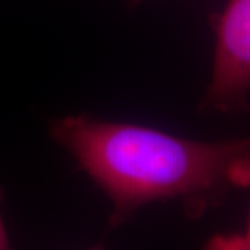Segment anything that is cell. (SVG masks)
<instances>
[{
  "mask_svg": "<svg viewBox=\"0 0 250 250\" xmlns=\"http://www.w3.org/2000/svg\"><path fill=\"white\" fill-rule=\"evenodd\" d=\"M50 134L107 195L111 228L156 202H181L197 217L231 187H250V139L200 142L88 116L60 118Z\"/></svg>",
  "mask_w": 250,
  "mask_h": 250,
  "instance_id": "obj_1",
  "label": "cell"
},
{
  "mask_svg": "<svg viewBox=\"0 0 250 250\" xmlns=\"http://www.w3.org/2000/svg\"><path fill=\"white\" fill-rule=\"evenodd\" d=\"M250 93V0H228L215 25L213 74L203 106L221 113L248 107Z\"/></svg>",
  "mask_w": 250,
  "mask_h": 250,
  "instance_id": "obj_2",
  "label": "cell"
},
{
  "mask_svg": "<svg viewBox=\"0 0 250 250\" xmlns=\"http://www.w3.org/2000/svg\"><path fill=\"white\" fill-rule=\"evenodd\" d=\"M205 250H250V213L246 231L235 235H215L207 242Z\"/></svg>",
  "mask_w": 250,
  "mask_h": 250,
  "instance_id": "obj_3",
  "label": "cell"
},
{
  "mask_svg": "<svg viewBox=\"0 0 250 250\" xmlns=\"http://www.w3.org/2000/svg\"><path fill=\"white\" fill-rule=\"evenodd\" d=\"M0 250H13L11 245H10L6 225H4L3 217H1V211H0Z\"/></svg>",
  "mask_w": 250,
  "mask_h": 250,
  "instance_id": "obj_4",
  "label": "cell"
},
{
  "mask_svg": "<svg viewBox=\"0 0 250 250\" xmlns=\"http://www.w3.org/2000/svg\"><path fill=\"white\" fill-rule=\"evenodd\" d=\"M88 250H104V248L102 245H96V246H93V248H90Z\"/></svg>",
  "mask_w": 250,
  "mask_h": 250,
  "instance_id": "obj_5",
  "label": "cell"
}]
</instances>
